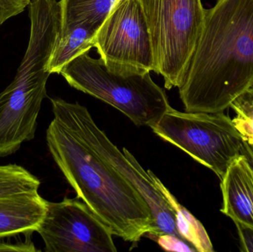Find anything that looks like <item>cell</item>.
<instances>
[{"label":"cell","instance_id":"8992f818","mask_svg":"<svg viewBox=\"0 0 253 252\" xmlns=\"http://www.w3.org/2000/svg\"><path fill=\"white\" fill-rule=\"evenodd\" d=\"M151 129L220 179L242 155L243 139L233 119L224 112H180L170 106Z\"/></svg>","mask_w":253,"mask_h":252},{"label":"cell","instance_id":"d6986e66","mask_svg":"<svg viewBox=\"0 0 253 252\" xmlns=\"http://www.w3.org/2000/svg\"><path fill=\"white\" fill-rule=\"evenodd\" d=\"M0 252H36L37 250L34 243L31 241V235H28L25 241H19L15 244L0 242Z\"/></svg>","mask_w":253,"mask_h":252},{"label":"cell","instance_id":"9c48e42d","mask_svg":"<svg viewBox=\"0 0 253 252\" xmlns=\"http://www.w3.org/2000/svg\"><path fill=\"white\" fill-rule=\"evenodd\" d=\"M221 213L233 222L253 227V169L242 154L221 179Z\"/></svg>","mask_w":253,"mask_h":252},{"label":"cell","instance_id":"5b68a950","mask_svg":"<svg viewBox=\"0 0 253 252\" xmlns=\"http://www.w3.org/2000/svg\"><path fill=\"white\" fill-rule=\"evenodd\" d=\"M148 27L154 71L165 88H179L200 37L206 9L202 0H138Z\"/></svg>","mask_w":253,"mask_h":252},{"label":"cell","instance_id":"e0dca14e","mask_svg":"<svg viewBox=\"0 0 253 252\" xmlns=\"http://www.w3.org/2000/svg\"><path fill=\"white\" fill-rule=\"evenodd\" d=\"M32 0H0V27L28 7Z\"/></svg>","mask_w":253,"mask_h":252},{"label":"cell","instance_id":"6da1fadb","mask_svg":"<svg viewBox=\"0 0 253 252\" xmlns=\"http://www.w3.org/2000/svg\"><path fill=\"white\" fill-rule=\"evenodd\" d=\"M253 86V0H217L179 87L185 112H222Z\"/></svg>","mask_w":253,"mask_h":252},{"label":"cell","instance_id":"ba28073f","mask_svg":"<svg viewBox=\"0 0 253 252\" xmlns=\"http://www.w3.org/2000/svg\"><path fill=\"white\" fill-rule=\"evenodd\" d=\"M94 47L107 65L154 71L151 38L138 0H118L98 31Z\"/></svg>","mask_w":253,"mask_h":252},{"label":"cell","instance_id":"7a4b0ae2","mask_svg":"<svg viewBox=\"0 0 253 252\" xmlns=\"http://www.w3.org/2000/svg\"><path fill=\"white\" fill-rule=\"evenodd\" d=\"M53 118L46 132L52 158L68 183L88 208L125 241L153 238L151 210L120 172L103 159L67 118L52 108Z\"/></svg>","mask_w":253,"mask_h":252},{"label":"cell","instance_id":"3957f363","mask_svg":"<svg viewBox=\"0 0 253 252\" xmlns=\"http://www.w3.org/2000/svg\"><path fill=\"white\" fill-rule=\"evenodd\" d=\"M60 74L71 87L106 102L138 127L151 128L170 107L150 71L107 65L88 52L65 65Z\"/></svg>","mask_w":253,"mask_h":252},{"label":"cell","instance_id":"5bb4252c","mask_svg":"<svg viewBox=\"0 0 253 252\" xmlns=\"http://www.w3.org/2000/svg\"><path fill=\"white\" fill-rule=\"evenodd\" d=\"M40 180L17 164L0 166V197L38 192Z\"/></svg>","mask_w":253,"mask_h":252},{"label":"cell","instance_id":"8fae6325","mask_svg":"<svg viewBox=\"0 0 253 252\" xmlns=\"http://www.w3.org/2000/svg\"><path fill=\"white\" fill-rule=\"evenodd\" d=\"M99 28L87 23H61L59 35L47 64L50 73L60 74L65 65L94 47Z\"/></svg>","mask_w":253,"mask_h":252},{"label":"cell","instance_id":"9a60e30c","mask_svg":"<svg viewBox=\"0 0 253 252\" xmlns=\"http://www.w3.org/2000/svg\"><path fill=\"white\" fill-rule=\"evenodd\" d=\"M233 123L244 142L253 144V86L232 103Z\"/></svg>","mask_w":253,"mask_h":252},{"label":"cell","instance_id":"277c9868","mask_svg":"<svg viewBox=\"0 0 253 252\" xmlns=\"http://www.w3.org/2000/svg\"><path fill=\"white\" fill-rule=\"evenodd\" d=\"M54 45L49 33L32 30L14 78L0 93V157L14 154L24 142L35 137L37 118L47 96L51 74L47 67Z\"/></svg>","mask_w":253,"mask_h":252},{"label":"cell","instance_id":"ac0fdd59","mask_svg":"<svg viewBox=\"0 0 253 252\" xmlns=\"http://www.w3.org/2000/svg\"><path fill=\"white\" fill-rule=\"evenodd\" d=\"M234 223L240 240L241 250L245 252H253V227L238 222Z\"/></svg>","mask_w":253,"mask_h":252},{"label":"cell","instance_id":"52a82bcc","mask_svg":"<svg viewBox=\"0 0 253 252\" xmlns=\"http://www.w3.org/2000/svg\"><path fill=\"white\" fill-rule=\"evenodd\" d=\"M37 232L47 252H116L109 228L78 199L47 201Z\"/></svg>","mask_w":253,"mask_h":252},{"label":"cell","instance_id":"ffe728a7","mask_svg":"<svg viewBox=\"0 0 253 252\" xmlns=\"http://www.w3.org/2000/svg\"><path fill=\"white\" fill-rule=\"evenodd\" d=\"M242 154L248 160L250 165L253 169V144L246 143L244 142L243 146H242Z\"/></svg>","mask_w":253,"mask_h":252},{"label":"cell","instance_id":"4fadbf2b","mask_svg":"<svg viewBox=\"0 0 253 252\" xmlns=\"http://www.w3.org/2000/svg\"><path fill=\"white\" fill-rule=\"evenodd\" d=\"M118 0H60L61 23H87L100 28Z\"/></svg>","mask_w":253,"mask_h":252},{"label":"cell","instance_id":"30bf717a","mask_svg":"<svg viewBox=\"0 0 253 252\" xmlns=\"http://www.w3.org/2000/svg\"><path fill=\"white\" fill-rule=\"evenodd\" d=\"M47 207L39 192L0 197V238L37 232Z\"/></svg>","mask_w":253,"mask_h":252},{"label":"cell","instance_id":"7c38bea8","mask_svg":"<svg viewBox=\"0 0 253 252\" xmlns=\"http://www.w3.org/2000/svg\"><path fill=\"white\" fill-rule=\"evenodd\" d=\"M155 185L163 194L173 210L175 216L177 231L181 239L193 246L199 252H212L213 246L202 223L193 216L185 207L178 203L175 197L151 171L147 170Z\"/></svg>","mask_w":253,"mask_h":252},{"label":"cell","instance_id":"2e32d148","mask_svg":"<svg viewBox=\"0 0 253 252\" xmlns=\"http://www.w3.org/2000/svg\"><path fill=\"white\" fill-rule=\"evenodd\" d=\"M157 244L160 246L161 248L168 252H195L196 249L190 245L188 243H186L184 240L179 237L175 236L170 234H164L159 235L156 239Z\"/></svg>","mask_w":253,"mask_h":252}]
</instances>
